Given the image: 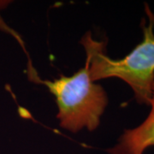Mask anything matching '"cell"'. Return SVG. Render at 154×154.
<instances>
[{"label": "cell", "mask_w": 154, "mask_h": 154, "mask_svg": "<svg viewBox=\"0 0 154 154\" xmlns=\"http://www.w3.org/2000/svg\"><path fill=\"white\" fill-rule=\"evenodd\" d=\"M30 78L55 96L61 128L75 134L83 128L93 131L99 126L109 100L103 87L92 82L87 63L71 76L61 75L50 81L40 80L34 74Z\"/></svg>", "instance_id": "obj_2"}, {"label": "cell", "mask_w": 154, "mask_h": 154, "mask_svg": "<svg viewBox=\"0 0 154 154\" xmlns=\"http://www.w3.org/2000/svg\"><path fill=\"white\" fill-rule=\"evenodd\" d=\"M4 25H5V24H2V21H1V19H0V27H1V28H3V27H4Z\"/></svg>", "instance_id": "obj_4"}, {"label": "cell", "mask_w": 154, "mask_h": 154, "mask_svg": "<svg viewBox=\"0 0 154 154\" xmlns=\"http://www.w3.org/2000/svg\"><path fill=\"white\" fill-rule=\"evenodd\" d=\"M148 24L142 20L143 39L132 51L120 59H112L106 54V44L94 39L88 32L81 44L86 53L92 82L118 78L133 90L134 99L140 105H150L154 84V15L145 5Z\"/></svg>", "instance_id": "obj_1"}, {"label": "cell", "mask_w": 154, "mask_h": 154, "mask_svg": "<svg viewBox=\"0 0 154 154\" xmlns=\"http://www.w3.org/2000/svg\"><path fill=\"white\" fill-rule=\"evenodd\" d=\"M150 106L146 119L136 128L125 129L117 143L106 150L108 154H144L146 149L154 146V84Z\"/></svg>", "instance_id": "obj_3"}]
</instances>
